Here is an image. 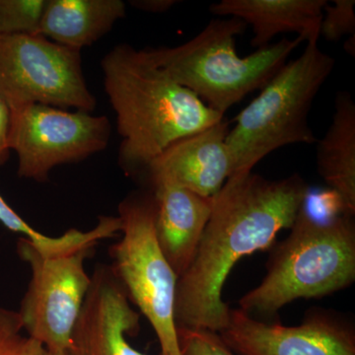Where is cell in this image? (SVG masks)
Listing matches in <instances>:
<instances>
[{
    "label": "cell",
    "mask_w": 355,
    "mask_h": 355,
    "mask_svg": "<svg viewBox=\"0 0 355 355\" xmlns=\"http://www.w3.org/2000/svg\"><path fill=\"white\" fill-rule=\"evenodd\" d=\"M309 186L299 174L268 180L253 172L229 178L212 198L193 263L178 277L175 321L177 329L218 334L230 308L222 289L243 257L268 249L284 229H291L305 207Z\"/></svg>",
    "instance_id": "6da1fadb"
},
{
    "label": "cell",
    "mask_w": 355,
    "mask_h": 355,
    "mask_svg": "<svg viewBox=\"0 0 355 355\" xmlns=\"http://www.w3.org/2000/svg\"><path fill=\"white\" fill-rule=\"evenodd\" d=\"M105 92L116 116L120 163L128 173L149 164L178 140L202 132L224 119L189 89L180 85L148 50L128 44L103 58Z\"/></svg>",
    "instance_id": "7a4b0ae2"
},
{
    "label": "cell",
    "mask_w": 355,
    "mask_h": 355,
    "mask_svg": "<svg viewBox=\"0 0 355 355\" xmlns=\"http://www.w3.org/2000/svg\"><path fill=\"white\" fill-rule=\"evenodd\" d=\"M354 280V216L320 221L304 207L291 234L272 250L265 279L240 299L239 309L254 319L272 317L292 301L322 298Z\"/></svg>",
    "instance_id": "3957f363"
},
{
    "label": "cell",
    "mask_w": 355,
    "mask_h": 355,
    "mask_svg": "<svg viewBox=\"0 0 355 355\" xmlns=\"http://www.w3.org/2000/svg\"><path fill=\"white\" fill-rule=\"evenodd\" d=\"M247 24L235 17L214 19L200 34L175 48L150 49L154 62L207 106L225 114L254 90L277 76L292 51L303 43L300 37L275 44L240 58L236 38Z\"/></svg>",
    "instance_id": "277c9868"
},
{
    "label": "cell",
    "mask_w": 355,
    "mask_h": 355,
    "mask_svg": "<svg viewBox=\"0 0 355 355\" xmlns=\"http://www.w3.org/2000/svg\"><path fill=\"white\" fill-rule=\"evenodd\" d=\"M336 60L308 42L304 51L277 72L236 118L226 144L234 174L251 172L268 154L289 144H316L308 123L315 97L335 69Z\"/></svg>",
    "instance_id": "5b68a950"
},
{
    "label": "cell",
    "mask_w": 355,
    "mask_h": 355,
    "mask_svg": "<svg viewBox=\"0 0 355 355\" xmlns=\"http://www.w3.org/2000/svg\"><path fill=\"white\" fill-rule=\"evenodd\" d=\"M119 217L123 235L110 250L114 260L112 268L128 299L155 331L159 355H182L175 321L178 275L156 240L153 193L125 198L119 207Z\"/></svg>",
    "instance_id": "8992f818"
},
{
    "label": "cell",
    "mask_w": 355,
    "mask_h": 355,
    "mask_svg": "<svg viewBox=\"0 0 355 355\" xmlns=\"http://www.w3.org/2000/svg\"><path fill=\"white\" fill-rule=\"evenodd\" d=\"M0 98L9 111L44 105L91 113L97 104L81 51L40 34L0 35Z\"/></svg>",
    "instance_id": "52a82bcc"
},
{
    "label": "cell",
    "mask_w": 355,
    "mask_h": 355,
    "mask_svg": "<svg viewBox=\"0 0 355 355\" xmlns=\"http://www.w3.org/2000/svg\"><path fill=\"white\" fill-rule=\"evenodd\" d=\"M96 245L42 253L21 237L17 252L32 277L19 314L23 330L51 352H67L70 338L91 286L86 259Z\"/></svg>",
    "instance_id": "ba28073f"
},
{
    "label": "cell",
    "mask_w": 355,
    "mask_h": 355,
    "mask_svg": "<svg viewBox=\"0 0 355 355\" xmlns=\"http://www.w3.org/2000/svg\"><path fill=\"white\" fill-rule=\"evenodd\" d=\"M10 112L8 148L18 158V175L43 183L57 166L81 162L104 150L111 123L106 116L30 105Z\"/></svg>",
    "instance_id": "9c48e42d"
},
{
    "label": "cell",
    "mask_w": 355,
    "mask_h": 355,
    "mask_svg": "<svg viewBox=\"0 0 355 355\" xmlns=\"http://www.w3.org/2000/svg\"><path fill=\"white\" fill-rule=\"evenodd\" d=\"M218 336L239 355H355L354 327L327 311L308 315L299 326L286 327L230 309Z\"/></svg>",
    "instance_id": "30bf717a"
},
{
    "label": "cell",
    "mask_w": 355,
    "mask_h": 355,
    "mask_svg": "<svg viewBox=\"0 0 355 355\" xmlns=\"http://www.w3.org/2000/svg\"><path fill=\"white\" fill-rule=\"evenodd\" d=\"M139 312L113 268L99 266L70 338L69 355H147L130 345L127 335L139 330Z\"/></svg>",
    "instance_id": "8fae6325"
},
{
    "label": "cell",
    "mask_w": 355,
    "mask_h": 355,
    "mask_svg": "<svg viewBox=\"0 0 355 355\" xmlns=\"http://www.w3.org/2000/svg\"><path fill=\"white\" fill-rule=\"evenodd\" d=\"M222 120L202 132L178 140L149 164V179L166 180L205 198H214L234 174Z\"/></svg>",
    "instance_id": "7c38bea8"
},
{
    "label": "cell",
    "mask_w": 355,
    "mask_h": 355,
    "mask_svg": "<svg viewBox=\"0 0 355 355\" xmlns=\"http://www.w3.org/2000/svg\"><path fill=\"white\" fill-rule=\"evenodd\" d=\"M158 246L178 277L193 263L212 209L205 198L166 180H153Z\"/></svg>",
    "instance_id": "4fadbf2b"
},
{
    "label": "cell",
    "mask_w": 355,
    "mask_h": 355,
    "mask_svg": "<svg viewBox=\"0 0 355 355\" xmlns=\"http://www.w3.org/2000/svg\"><path fill=\"white\" fill-rule=\"evenodd\" d=\"M327 3L326 0H222L211 4L209 10L251 25L252 46L260 50L282 33H297L307 43L319 41Z\"/></svg>",
    "instance_id": "5bb4252c"
},
{
    "label": "cell",
    "mask_w": 355,
    "mask_h": 355,
    "mask_svg": "<svg viewBox=\"0 0 355 355\" xmlns=\"http://www.w3.org/2000/svg\"><path fill=\"white\" fill-rule=\"evenodd\" d=\"M317 142L318 173L335 193L343 214L354 216L355 103L347 91L336 93L333 121Z\"/></svg>",
    "instance_id": "9a60e30c"
},
{
    "label": "cell",
    "mask_w": 355,
    "mask_h": 355,
    "mask_svg": "<svg viewBox=\"0 0 355 355\" xmlns=\"http://www.w3.org/2000/svg\"><path fill=\"white\" fill-rule=\"evenodd\" d=\"M125 15L121 0H46L40 35L81 51L108 34Z\"/></svg>",
    "instance_id": "2e32d148"
},
{
    "label": "cell",
    "mask_w": 355,
    "mask_h": 355,
    "mask_svg": "<svg viewBox=\"0 0 355 355\" xmlns=\"http://www.w3.org/2000/svg\"><path fill=\"white\" fill-rule=\"evenodd\" d=\"M0 223L8 230L23 235V238L29 240L35 247L43 253H58V252L69 251L86 244L92 238L90 231H78L71 229L60 237H50L39 232L27 223L6 202L0 195Z\"/></svg>",
    "instance_id": "e0dca14e"
},
{
    "label": "cell",
    "mask_w": 355,
    "mask_h": 355,
    "mask_svg": "<svg viewBox=\"0 0 355 355\" xmlns=\"http://www.w3.org/2000/svg\"><path fill=\"white\" fill-rule=\"evenodd\" d=\"M46 0H0V35H39Z\"/></svg>",
    "instance_id": "ac0fdd59"
},
{
    "label": "cell",
    "mask_w": 355,
    "mask_h": 355,
    "mask_svg": "<svg viewBox=\"0 0 355 355\" xmlns=\"http://www.w3.org/2000/svg\"><path fill=\"white\" fill-rule=\"evenodd\" d=\"M46 349L23 330L19 314L0 307V355H44Z\"/></svg>",
    "instance_id": "d6986e66"
},
{
    "label": "cell",
    "mask_w": 355,
    "mask_h": 355,
    "mask_svg": "<svg viewBox=\"0 0 355 355\" xmlns=\"http://www.w3.org/2000/svg\"><path fill=\"white\" fill-rule=\"evenodd\" d=\"M354 0H335L334 6L324 7L321 35L331 42H338L345 35H355Z\"/></svg>",
    "instance_id": "ffe728a7"
},
{
    "label": "cell",
    "mask_w": 355,
    "mask_h": 355,
    "mask_svg": "<svg viewBox=\"0 0 355 355\" xmlns=\"http://www.w3.org/2000/svg\"><path fill=\"white\" fill-rule=\"evenodd\" d=\"M182 355H236L218 334L202 330L177 329Z\"/></svg>",
    "instance_id": "44dd1931"
},
{
    "label": "cell",
    "mask_w": 355,
    "mask_h": 355,
    "mask_svg": "<svg viewBox=\"0 0 355 355\" xmlns=\"http://www.w3.org/2000/svg\"><path fill=\"white\" fill-rule=\"evenodd\" d=\"M9 123L10 112L6 103L0 98V165L6 162L10 153L8 148Z\"/></svg>",
    "instance_id": "7402d4cb"
},
{
    "label": "cell",
    "mask_w": 355,
    "mask_h": 355,
    "mask_svg": "<svg viewBox=\"0 0 355 355\" xmlns=\"http://www.w3.org/2000/svg\"><path fill=\"white\" fill-rule=\"evenodd\" d=\"M177 3L175 0H135L130 6L142 11L151 13H163Z\"/></svg>",
    "instance_id": "603a6c76"
},
{
    "label": "cell",
    "mask_w": 355,
    "mask_h": 355,
    "mask_svg": "<svg viewBox=\"0 0 355 355\" xmlns=\"http://www.w3.org/2000/svg\"><path fill=\"white\" fill-rule=\"evenodd\" d=\"M355 35H352V36H349V40H347V42H345V51H347V53H349L350 55H352V57H354L355 55V43H354V38Z\"/></svg>",
    "instance_id": "cb8c5ba5"
},
{
    "label": "cell",
    "mask_w": 355,
    "mask_h": 355,
    "mask_svg": "<svg viewBox=\"0 0 355 355\" xmlns=\"http://www.w3.org/2000/svg\"><path fill=\"white\" fill-rule=\"evenodd\" d=\"M44 355H69L67 352H51L46 350Z\"/></svg>",
    "instance_id": "d4e9b609"
}]
</instances>
